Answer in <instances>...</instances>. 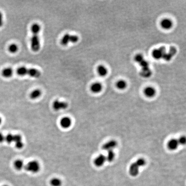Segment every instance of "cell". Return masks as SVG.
<instances>
[{"label": "cell", "instance_id": "cell-1", "mask_svg": "<svg viewBox=\"0 0 186 186\" xmlns=\"http://www.w3.org/2000/svg\"><path fill=\"white\" fill-rule=\"evenodd\" d=\"M17 73L19 76H23L28 75L32 77L38 78L41 76V73L38 70L34 68H27L20 67L17 70Z\"/></svg>", "mask_w": 186, "mask_h": 186}, {"label": "cell", "instance_id": "cell-2", "mask_svg": "<svg viewBox=\"0 0 186 186\" xmlns=\"http://www.w3.org/2000/svg\"><path fill=\"white\" fill-rule=\"evenodd\" d=\"M146 161L143 159H140L136 162L132 164L129 169V173L132 176H137L139 173L140 167L144 166Z\"/></svg>", "mask_w": 186, "mask_h": 186}, {"label": "cell", "instance_id": "cell-3", "mask_svg": "<svg viewBox=\"0 0 186 186\" xmlns=\"http://www.w3.org/2000/svg\"><path fill=\"white\" fill-rule=\"evenodd\" d=\"M32 34L31 39V47L32 51L37 52L39 51L41 47L40 40L38 36L39 33L32 32Z\"/></svg>", "mask_w": 186, "mask_h": 186}, {"label": "cell", "instance_id": "cell-4", "mask_svg": "<svg viewBox=\"0 0 186 186\" xmlns=\"http://www.w3.org/2000/svg\"><path fill=\"white\" fill-rule=\"evenodd\" d=\"M79 40V37L77 36L66 34L62 38L60 42L62 45L66 46L68 43H76Z\"/></svg>", "mask_w": 186, "mask_h": 186}, {"label": "cell", "instance_id": "cell-5", "mask_svg": "<svg viewBox=\"0 0 186 186\" xmlns=\"http://www.w3.org/2000/svg\"><path fill=\"white\" fill-rule=\"evenodd\" d=\"M25 167L27 171L32 173H37L40 169V165L39 162L36 160H33L28 162Z\"/></svg>", "mask_w": 186, "mask_h": 186}, {"label": "cell", "instance_id": "cell-6", "mask_svg": "<svg viewBox=\"0 0 186 186\" xmlns=\"http://www.w3.org/2000/svg\"><path fill=\"white\" fill-rule=\"evenodd\" d=\"M68 104L65 102L59 100H55L53 104V107L56 111L64 110L68 107Z\"/></svg>", "mask_w": 186, "mask_h": 186}, {"label": "cell", "instance_id": "cell-7", "mask_svg": "<svg viewBox=\"0 0 186 186\" xmlns=\"http://www.w3.org/2000/svg\"><path fill=\"white\" fill-rule=\"evenodd\" d=\"M166 53V48L164 47H161L153 51L152 55L155 59L159 60L160 59L163 58Z\"/></svg>", "mask_w": 186, "mask_h": 186}, {"label": "cell", "instance_id": "cell-8", "mask_svg": "<svg viewBox=\"0 0 186 186\" xmlns=\"http://www.w3.org/2000/svg\"><path fill=\"white\" fill-rule=\"evenodd\" d=\"M176 53H177L176 48L175 47H171L168 53L166 52L163 58L166 60V61H170L172 58V57L176 54Z\"/></svg>", "mask_w": 186, "mask_h": 186}, {"label": "cell", "instance_id": "cell-9", "mask_svg": "<svg viewBox=\"0 0 186 186\" xmlns=\"http://www.w3.org/2000/svg\"><path fill=\"white\" fill-rule=\"evenodd\" d=\"M72 121L70 118L68 117H64L62 118L60 122V124L62 128H68L71 126Z\"/></svg>", "mask_w": 186, "mask_h": 186}, {"label": "cell", "instance_id": "cell-10", "mask_svg": "<svg viewBox=\"0 0 186 186\" xmlns=\"http://www.w3.org/2000/svg\"><path fill=\"white\" fill-rule=\"evenodd\" d=\"M117 145V143L115 141H109L105 143L103 146V149L105 150H113V149L115 148Z\"/></svg>", "mask_w": 186, "mask_h": 186}, {"label": "cell", "instance_id": "cell-11", "mask_svg": "<svg viewBox=\"0 0 186 186\" xmlns=\"http://www.w3.org/2000/svg\"><path fill=\"white\" fill-rule=\"evenodd\" d=\"M106 157L104 155H100L94 160V164L98 167H100L104 165L106 160Z\"/></svg>", "mask_w": 186, "mask_h": 186}, {"label": "cell", "instance_id": "cell-12", "mask_svg": "<svg viewBox=\"0 0 186 186\" xmlns=\"http://www.w3.org/2000/svg\"><path fill=\"white\" fill-rule=\"evenodd\" d=\"M160 25L163 29L168 30L171 28L173 26V23L169 19H165L161 21Z\"/></svg>", "mask_w": 186, "mask_h": 186}, {"label": "cell", "instance_id": "cell-13", "mask_svg": "<svg viewBox=\"0 0 186 186\" xmlns=\"http://www.w3.org/2000/svg\"><path fill=\"white\" fill-rule=\"evenodd\" d=\"M13 71L11 68L7 67L2 70L1 74L2 76L5 78H10L13 75Z\"/></svg>", "mask_w": 186, "mask_h": 186}, {"label": "cell", "instance_id": "cell-14", "mask_svg": "<svg viewBox=\"0 0 186 186\" xmlns=\"http://www.w3.org/2000/svg\"><path fill=\"white\" fill-rule=\"evenodd\" d=\"M91 89L94 93H98L101 91L102 85L100 83H95L91 85Z\"/></svg>", "mask_w": 186, "mask_h": 186}, {"label": "cell", "instance_id": "cell-15", "mask_svg": "<svg viewBox=\"0 0 186 186\" xmlns=\"http://www.w3.org/2000/svg\"><path fill=\"white\" fill-rule=\"evenodd\" d=\"M179 144V143L178 140L174 139L171 140V141H169L168 146L170 149L174 150L177 148Z\"/></svg>", "mask_w": 186, "mask_h": 186}, {"label": "cell", "instance_id": "cell-16", "mask_svg": "<svg viewBox=\"0 0 186 186\" xmlns=\"http://www.w3.org/2000/svg\"><path fill=\"white\" fill-rule=\"evenodd\" d=\"M156 90L153 87H147L144 90V94L147 97H153L156 94Z\"/></svg>", "mask_w": 186, "mask_h": 186}, {"label": "cell", "instance_id": "cell-17", "mask_svg": "<svg viewBox=\"0 0 186 186\" xmlns=\"http://www.w3.org/2000/svg\"><path fill=\"white\" fill-rule=\"evenodd\" d=\"M140 75L143 78H149L152 75V71L149 68H142L140 72Z\"/></svg>", "mask_w": 186, "mask_h": 186}, {"label": "cell", "instance_id": "cell-18", "mask_svg": "<svg viewBox=\"0 0 186 186\" xmlns=\"http://www.w3.org/2000/svg\"><path fill=\"white\" fill-rule=\"evenodd\" d=\"M42 94V92L41 90L37 89H35L31 93L30 97L32 100H35L40 98Z\"/></svg>", "mask_w": 186, "mask_h": 186}, {"label": "cell", "instance_id": "cell-19", "mask_svg": "<svg viewBox=\"0 0 186 186\" xmlns=\"http://www.w3.org/2000/svg\"><path fill=\"white\" fill-rule=\"evenodd\" d=\"M14 166L16 169L18 171H20L24 167V162L22 160H17L14 162Z\"/></svg>", "mask_w": 186, "mask_h": 186}, {"label": "cell", "instance_id": "cell-20", "mask_svg": "<svg viewBox=\"0 0 186 186\" xmlns=\"http://www.w3.org/2000/svg\"><path fill=\"white\" fill-rule=\"evenodd\" d=\"M98 73L101 76H105L107 74V70L104 66L100 65L98 68Z\"/></svg>", "mask_w": 186, "mask_h": 186}, {"label": "cell", "instance_id": "cell-21", "mask_svg": "<svg viewBox=\"0 0 186 186\" xmlns=\"http://www.w3.org/2000/svg\"><path fill=\"white\" fill-rule=\"evenodd\" d=\"M50 184L52 186H61L62 183L61 180L58 178H53L50 181Z\"/></svg>", "mask_w": 186, "mask_h": 186}, {"label": "cell", "instance_id": "cell-22", "mask_svg": "<svg viewBox=\"0 0 186 186\" xmlns=\"http://www.w3.org/2000/svg\"><path fill=\"white\" fill-rule=\"evenodd\" d=\"M19 50L18 45L15 44H12L8 47V51L10 53H16Z\"/></svg>", "mask_w": 186, "mask_h": 186}, {"label": "cell", "instance_id": "cell-23", "mask_svg": "<svg viewBox=\"0 0 186 186\" xmlns=\"http://www.w3.org/2000/svg\"><path fill=\"white\" fill-rule=\"evenodd\" d=\"M117 87L121 90L125 89L127 87V83L124 80H120L116 84Z\"/></svg>", "mask_w": 186, "mask_h": 186}, {"label": "cell", "instance_id": "cell-24", "mask_svg": "<svg viewBox=\"0 0 186 186\" xmlns=\"http://www.w3.org/2000/svg\"><path fill=\"white\" fill-rule=\"evenodd\" d=\"M115 158V153L113 150L108 151V153L106 159L109 162H111L114 160Z\"/></svg>", "mask_w": 186, "mask_h": 186}, {"label": "cell", "instance_id": "cell-25", "mask_svg": "<svg viewBox=\"0 0 186 186\" xmlns=\"http://www.w3.org/2000/svg\"><path fill=\"white\" fill-rule=\"evenodd\" d=\"M5 140L8 143H11L13 142V135L12 134H8L5 137Z\"/></svg>", "mask_w": 186, "mask_h": 186}, {"label": "cell", "instance_id": "cell-26", "mask_svg": "<svg viewBox=\"0 0 186 186\" xmlns=\"http://www.w3.org/2000/svg\"><path fill=\"white\" fill-rule=\"evenodd\" d=\"M144 60L142 55L137 54L134 57V60L137 63H140Z\"/></svg>", "mask_w": 186, "mask_h": 186}, {"label": "cell", "instance_id": "cell-27", "mask_svg": "<svg viewBox=\"0 0 186 186\" xmlns=\"http://www.w3.org/2000/svg\"><path fill=\"white\" fill-rule=\"evenodd\" d=\"M22 141V137L19 134H15L13 135V142L15 143Z\"/></svg>", "mask_w": 186, "mask_h": 186}, {"label": "cell", "instance_id": "cell-28", "mask_svg": "<svg viewBox=\"0 0 186 186\" xmlns=\"http://www.w3.org/2000/svg\"><path fill=\"white\" fill-rule=\"evenodd\" d=\"M139 64L141 67H142V68H149V64L148 62L145 60H143V61H142V62L140 63H139Z\"/></svg>", "mask_w": 186, "mask_h": 186}, {"label": "cell", "instance_id": "cell-29", "mask_svg": "<svg viewBox=\"0 0 186 186\" xmlns=\"http://www.w3.org/2000/svg\"><path fill=\"white\" fill-rule=\"evenodd\" d=\"M16 147L17 149H22L23 147V142L22 141L20 142H17L15 143Z\"/></svg>", "mask_w": 186, "mask_h": 186}, {"label": "cell", "instance_id": "cell-30", "mask_svg": "<svg viewBox=\"0 0 186 186\" xmlns=\"http://www.w3.org/2000/svg\"><path fill=\"white\" fill-rule=\"evenodd\" d=\"M186 138L185 137H182L179 139L178 141L179 143L181 144H184L186 143Z\"/></svg>", "mask_w": 186, "mask_h": 186}, {"label": "cell", "instance_id": "cell-31", "mask_svg": "<svg viewBox=\"0 0 186 186\" xmlns=\"http://www.w3.org/2000/svg\"><path fill=\"white\" fill-rule=\"evenodd\" d=\"M4 25V19H3V15L1 12L0 11V28H1Z\"/></svg>", "mask_w": 186, "mask_h": 186}, {"label": "cell", "instance_id": "cell-32", "mask_svg": "<svg viewBox=\"0 0 186 186\" xmlns=\"http://www.w3.org/2000/svg\"><path fill=\"white\" fill-rule=\"evenodd\" d=\"M5 140V137L3 134L0 133V143H2Z\"/></svg>", "mask_w": 186, "mask_h": 186}, {"label": "cell", "instance_id": "cell-33", "mask_svg": "<svg viewBox=\"0 0 186 186\" xmlns=\"http://www.w3.org/2000/svg\"><path fill=\"white\" fill-rule=\"evenodd\" d=\"M1 122H2V119H1V118L0 117V125H1Z\"/></svg>", "mask_w": 186, "mask_h": 186}, {"label": "cell", "instance_id": "cell-34", "mask_svg": "<svg viewBox=\"0 0 186 186\" xmlns=\"http://www.w3.org/2000/svg\"><path fill=\"white\" fill-rule=\"evenodd\" d=\"M8 186V185H3V186Z\"/></svg>", "mask_w": 186, "mask_h": 186}]
</instances>
